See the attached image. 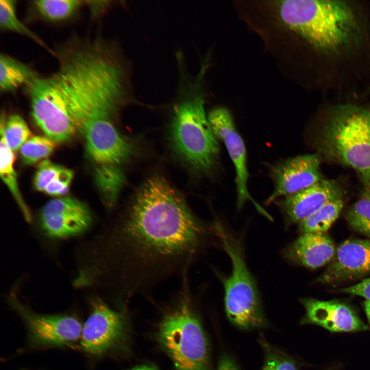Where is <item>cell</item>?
<instances>
[{
  "label": "cell",
  "mask_w": 370,
  "mask_h": 370,
  "mask_svg": "<svg viewBox=\"0 0 370 370\" xmlns=\"http://www.w3.org/2000/svg\"><path fill=\"white\" fill-rule=\"evenodd\" d=\"M213 230L164 178L153 176L100 234L94 267L82 275L89 285L102 282L126 301L169 278L187 274Z\"/></svg>",
  "instance_id": "obj_1"
},
{
  "label": "cell",
  "mask_w": 370,
  "mask_h": 370,
  "mask_svg": "<svg viewBox=\"0 0 370 370\" xmlns=\"http://www.w3.org/2000/svg\"><path fill=\"white\" fill-rule=\"evenodd\" d=\"M279 13L316 56L321 90L357 96L370 87L368 2L287 0Z\"/></svg>",
  "instance_id": "obj_2"
},
{
  "label": "cell",
  "mask_w": 370,
  "mask_h": 370,
  "mask_svg": "<svg viewBox=\"0 0 370 370\" xmlns=\"http://www.w3.org/2000/svg\"><path fill=\"white\" fill-rule=\"evenodd\" d=\"M324 111L321 152L359 172L370 168V102L334 103Z\"/></svg>",
  "instance_id": "obj_3"
},
{
  "label": "cell",
  "mask_w": 370,
  "mask_h": 370,
  "mask_svg": "<svg viewBox=\"0 0 370 370\" xmlns=\"http://www.w3.org/2000/svg\"><path fill=\"white\" fill-rule=\"evenodd\" d=\"M180 288L160 322L159 341L176 370H211L209 342L193 308L188 274Z\"/></svg>",
  "instance_id": "obj_4"
},
{
  "label": "cell",
  "mask_w": 370,
  "mask_h": 370,
  "mask_svg": "<svg viewBox=\"0 0 370 370\" xmlns=\"http://www.w3.org/2000/svg\"><path fill=\"white\" fill-rule=\"evenodd\" d=\"M197 79L180 85L181 99L175 106L171 140L177 153L194 168L205 172L216 165L219 145L207 118Z\"/></svg>",
  "instance_id": "obj_5"
},
{
  "label": "cell",
  "mask_w": 370,
  "mask_h": 370,
  "mask_svg": "<svg viewBox=\"0 0 370 370\" xmlns=\"http://www.w3.org/2000/svg\"><path fill=\"white\" fill-rule=\"evenodd\" d=\"M214 231L232 263L231 274L224 282L225 306L230 321L243 330L263 327L267 321L255 281L237 240L218 223Z\"/></svg>",
  "instance_id": "obj_6"
},
{
  "label": "cell",
  "mask_w": 370,
  "mask_h": 370,
  "mask_svg": "<svg viewBox=\"0 0 370 370\" xmlns=\"http://www.w3.org/2000/svg\"><path fill=\"white\" fill-rule=\"evenodd\" d=\"M9 302L27 328L30 343L35 346H64L80 340L82 326L75 317L67 314H40L13 295Z\"/></svg>",
  "instance_id": "obj_7"
},
{
  "label": "cell",
  "mask_w": 370,
  "mask_h": 370,
  "mask_svg": "<svg viewBox=\"0 0 370 370\" xmlns=\"http://www.w3.org/2000/svg\"><path fill=\"white\" fill-rule=\"evenodd\" d=\"M90 304V313L82 326L80 346L86 354L100 357L115 348L123 339L125 316L99 298L92 299Z\"/></svg>",
  "instance_id": "obj_8"
},
{
  "label": "cell",
  "mask_w": 370,
  "mask_h": 370,
  "mask_svg": "<svg viewBox=\"0 0 370 370\" xmlns=\"http://www.w3.org/2000/svg\"><path fill=\"white\" fill-rule=\"evenodd\" d=\"M208 119L216 137L224 143L234 165L236 172L238 209L242 208L244 203L249 200L261 214L271 219L270 215L254 201L248 191L249 173L246 147L230 113L225 107H217L210 112Z\"/></svg>",
  "instance_id": "obj_9"
},
{
  "label": "cell",
  "mask_w": 370,
  "mask_h": 370,
  "mask_svg": "<svg viewBox=\"0 0 370 370\" xmlns=\"http://www.w3.org/2000/svg\"><path fill=\"white\" fill-rule=\"evenodd\" d=\"M92 223L89 210L82 202L70 197L48 202L42 208L40 224L44 233L53 239H64L82 234Z\"/></svg>",
  "instance_id": "obj_10"
},
{
  "label": "cell",
  "mask_w": 370,
  "mask_h": 370,
  "mask_svg": "<svg viewBox=\"0 0 370 370\" xmlns=\"http://www.w3.org/2000/svg\"><path fill=\"white\" fill-rule=\"evenodd\" d=\"M320 165V157L313 154L290 158L273 166L271 174L274 188L267 203L294 194L322 179Z\"/></svg>",
  "instance_id": "obj_11"
},
{
  "label": "cell",
  "mask_w": 370,
  "mask_h": 370,
  "mask_svg": "<svg viewBox=\"0 0 370 370\" xmlns=\"http://www.w3.org/2000/svg\"><path fill=\"white\" fill-rule=\"evenodd\" d=\"M83 134L88 154L99 165H116L128 159L133 154L131 143L116 130L111 119L92 121Z\"/></svg>",
  "instance_id": "obj_12"
},
{
  "label": "cell",
  "mask_w": 370,
  "mask_h": 370,
  "mask_svg": "<svg viewBox=\"0 0 370 370\" xmlns=\"http://www.w3.org/2000/svg\"><path fill=\"white\" fill-rule=\"evenodd\" d=\"M369 273L370 239H350L339 245L319 281L334 284L361 278Z\"/></svg>",
  "instance_id": "obj_13"
},
{
  "label": "cell",
  "mask_w": 370,
  "mask_h": 370,
  "mask_svg": "<svg viewBox=\"0 0 370 370\" xmlns=\"http://www.w3.org/2000/svg\"><path fill=\"white\" fill-rule=\"evenodd\" d=\"M32 117L46 136L56 143L69 140L77 130L65 105L46 94L27 90Z\"/></svg>",
  "instance_id": "obj_14"
},
{
  "label": "cell",
  "mask_w": 370,
  "mask_h": 370,
  "mask_svg": "<svg viewBox=\"0 0 370 370\" xmlns=\"http://www.w3.org/2000/svg\"><path fill=\"white\" fill-rule=\"evenodd\" d=\"M305 309L302 324L320 325L332 332H349L367 329L355 312L347 305L336 301L312 298L301 300Z\"/></svg>",
  "instance_id": "obj_15"
},
{
  "label": "cell",
  "mask_w": 370,
  "mask_h": 370,
  "mask_svg": "<svg viewBox=\"0 0 370 370\" xmlns=\"http://www.w3.org/2000/svg\"><path fill=\"white\" fill-rule=\"evenodd\" d=\"M341 196V190L337 183L322 179L304 190L286 196L281 202V207L289 221L299 223L325 203Z\"/></svg>",
  "instance_id": "obj_16"
},
{
  "label": "cell",
  "mask_w": 370,
  "mask_h": 370,
  "mask_svg": "<svg viewBox=\"0 0 370 370\" xmlns=\"http://www.w3.org/2000/svg\"><path fill=\"white\" fill-rule=\"evenodd\" d=\"M336 250L334 243L325 233H304L284 253L291 262L316 269L330 263Z\"/></svg>",
  "instance_id": "obj_17"
},
{
  "label": "cell",
  "mask_w": 370,
  "mask_h": 370,
  "mask_svg": "<svg viewBox=\"0 0 370 370\" xmlns=\"http://www.w3.org/2000/svg\"><path fill=\"white\" fill-rule=\"evenodd\" d=\"M38 75L28 65L12 57L0 55V90L3 93L27 86Z\"/></svg>",
  "instance_id": "obj_18"
},
{
  "label": "cell",
  "mask_w": 370,
  "mask_h": 370,
  "mask_svg": "<svg viewBox=\"0 0 370 370\" xmlns=\"http://www.w3.org/2000/svg\"><path fill=\"white\" fill-rule=\"evenodd\" d=\"M0 156L1 177L12 194L25 219L29 222L31 220V215L20 191L16 173L13 167L15 160L14 152L8 146L4 136L1 134Z\"/></svg>",
  "instance_id": "obj_19"
},
{
  "label": "cell",
  "mask_w": 370,
  "mask_h": 370,
  "mask_svg": "<svg viewBox=\"0 0 370 370\" xmlns=\"http://www.w3.org/2000/svg\"><path fill=\"white\" fill-rule=\"evenodd\" d=\"M343 207L342 198L331 200L299 223L304 233H325L338 218Z\"/></svg>",
  "instance_id": "obj_20"
},
{
  "label": "cell",
  "mask_w": 370,
  "mask_h": 370,
  "mask_svg": "<svg viewBox=\"0 0 370 370\" xmlns=\"http://www.w3.org/2000/svg\"><path fill=\"white\" fill-rule=\"evenodd\" d=\"M96 180L107 207H113L125 182V176L116 165H99Z\"/></svg>",
  "instance_id": "obj_21"
},
{
  "label": "cell",
  "mask_w": 370,
  "mask_h": 370,
  "mask_svg": "<svg viewBox=\"0 0 370 370\" xmlns=\"http://www.w3.org/2000/svg\"><path fill=\"white\" fill-rule=\"evenodd\" d=\"M85 3L78 0H39L33 2V6L43 19L58 22L71 18Z\"/></svg>",
  "instance_id": "obj_22"
},
{
  "label": "cell",
  "mask_w": 370,
  "mask_h": 370,
  "mask_svg": "<svg viewBox=\"0 0 370 370\" xmlns=\"http://www.w3.org/2000/svg\"><path fill=\"white\" fill-rule=\"evenodd\" d=\"M0 28L1 30L11 31L26 36L52 52L40 36L19 20L16 14V2L14 1H0Z\"/></svg>",
  "instance_id": "obj_23"
},
{
  "label": "cell",
  "mask_w": 370,
  "mask_h": 370,
  "mask_svg": "<svg viewBox=\"0 0 370 370\" xmlns=\"http://www.w3.org/2000/svg\"><path fill=\"white\" fill-rule=\"evenodd\" d=\"M1 134L13 152L20 149L23 144L32 137L27 123L17 114L10 115L7 119L4 115H2Z\"/></svg>",
  "instance_id": "obj_24"
},
{
  "label": "cell",
  "mask_w": 370,
  "mask_h": 370,
  "mask_svg": "<svg viewBox=\"0 0 370 370\" xmlns=\"http://www.w3.org/2000/svg\"><path fill=\"white\" fill-rule=\"evenodd\" d=\"M346 218L354 230L370 238V192L367 191L350 207Z\"/></svg>",
  "instance_id": "obj_25"
},
{
  "label": "cell",
  "mask_w": 370,
  "mask_h": 370,
  "mask_svg": "<svg viewBox=\"0 0 370 370\" xmlns=\"http://www.w3.org/2000/svg\"><path fill=\"white\" fill-rule=\"evenodd\" d=\"M55 144L47 137L32 136L20 149L22 159L27 164H34L51 155L56 148Z\"/></svg>",
  "instance_id": "obj_26"
},
{
  "label": "cell",
  "mask_w": 370,
  "mask_h": 370,
  "mask_svg": "<svg viewBox=\"0 0 370 370\" xmlns=\"http://www.w3.org/2000/svg\"><path fill=\"white\" fill-rule=\"evenodd\" d=\"M260 341L265 354L261 370H297L294 361L287 354L275 349L263 338Z\"/></svg>",
  "instance_id": "obj_27"
},
{
  "label": "cell",
  "mask_w": 370,
  "mask_h": 370,
  "mask_svg": "<svg viewBox=\"0 0 370 370\" xmlns=\"http://www.w3.org/2000/svg\"><path fill=\"white\" fill-rule=\"evenodd\" d=\"M61 167L48 160L41 162L34 178L35 188L38 191H44L46 186L55 177Z\"/></svg>",
  "instance_id": "obj_28"
},
{
  "label": "cell",
  "mask_w": 370,
  "mask_h": 370,
  "mask_svg": "<svg viewBox=\"0 0 370 370\" xmlns=\"http://www.w3.org/2000/svg\"><path fill=\"white\" fill-rule=\"evenodd\" d=\"M73 173L68 169L61 167L53 179L46 186L44 192L52 196H61L67 192Z\"/></svg>",
  "instance_id": "obj_29"
},
{
  "label": "cell",
  "mask_w": 370,
  "mask_h": 370,
  "mask_svg": "<svg viewBox=\"0 0 370 370\" xmlns=\"http://www.w3.org/2000/svg\"><path fill=\"white\" fill-rule=\"evenodd\" d=\"M342 292L362 297L370 301V277L351 286L340 289Z\"/></svg>",
  "instance_id": "obj_30"
},
{
  "label": "cell",
  "mask_w": 370,
  "mask_h": 370,
  "mask_svg": "<svg viewBox=\"0 0 370 370\" xmlns=\"http://www.w3.org/2000/svg\"><path fill=\"white\" fill-rule=\"evenodd\" d=\"M217 370L240 369L231 358L227 355H223L218 360Z\"/></svg>",
  "instance_id": "obj_31"
},
{
  "label": "cell",
  "mask_w": 370,
  "mask_h": 370,
  "mask_svg": "<svg viewBox=\"0 0 370 370\" xmlns=\"http://www.w3.org/2000/svg\"><path fill=\"white\" fill-rule=\"evenodd\" d=\"M362 179L364 183L367 191L370 192V168L360 172Z\"/></svg>",
  "instance_id": "obj_32"
},
{
  "label": "cell",
  "mask_w": 370,
  "mask_h": 370,
  "mask_svg": "<svg viewBox=\"0 0 370 370\" xmlns=\"http://www.w3.org/2000/svg\"><path fill=\"white\" fill-rule=\"evenodd\" d=\"M364 308L368 322L370 324V301L365 300L364 302Z\"/></svg>",
  "instance_id": "obj_33"
},
{
  "label": "cell",
  "mask_w": 370,
  "mask_h": 370,
  "mask_svg": "<svg viewBox=\"0 0 370 370\" xmlns=\"http://www.w3.org/2000/svg\"><path fill=\"white\" fill-rule=\"evenodd\" d=\"M128 370H156L155 368L147 365L137 366Z\"/></svg>",
  "instance_id": "obj_34"
},
{
  "label": "cell",
  "mask_w": 370,
  "mask_h": 370,
  "mask_svg": "<svg viewBox=\"0 0 370 370\" xmlns=\"http://www.w3.org/2000/svg\"><path fill=\"white\" fill-rule=\"evenodd\" d=\"M367 92L369 95H370V88L368 89Z\"/></svg>",
  "instance_id": "obj_35"
}]
</instances>
